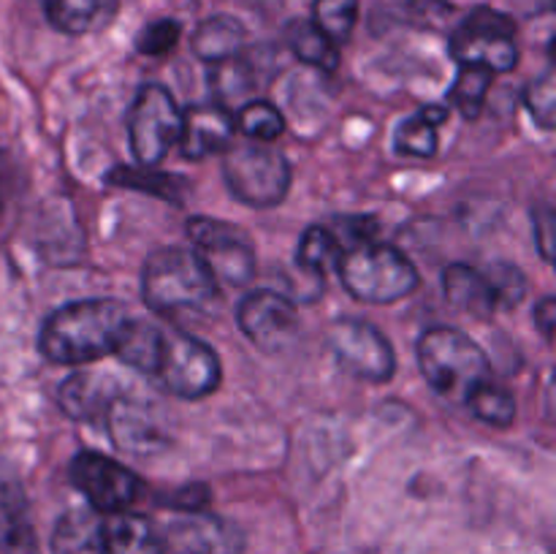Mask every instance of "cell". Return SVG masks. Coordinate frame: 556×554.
<instances>
[{
	"instance_id": "32",
	"label": "cell",
	"mask_w": 556,
	"mask_h": 554,
	"mask_svg": "<svg viewBox=\"0 0 556 554\" xmlns=\"http://www.w3.org/2000/svg\"><path fill=\"white\" fill-rule=\"evenodd\" d=\"M109 182L119 185V188H134V190H141V193H155L161 196V199L177 201V196H174V185H177L179 179L168 177V174H157L155 168L117 166L112 174H109Z\"/></svg>"
},
{
	"instance_id": "15",
	"label": "cell",
	"mask_w": 556,
	"mask_h": 554,
	"mask_svg": "<svg viewBox=\"0 0 556 554\" xmlns=\"http://www.w3.org/2000/svg\"><path fill=\"white\" fill-rule=\"evenodd\" d=\"M179 144L185 158L201 161L212 152H226L233 144V117L220 103H195L182 112Z\"/></svg>"
},
{
	"instance_id": "5",
	"label": "cell",
	"mask_w": 556,
	"mask_h": 554,
	"mask_svg": "<svg viewBox=\"0 0 556 554\" xmlns=\"http://www.w3.org/2000/svg\"><path fill=\"white\" fill-rule=\"evenodd\" d=\"M223 179L237 201L255 210H269L288 196L293 172L280 150L261 141H244L226 150Z\"/></svg>"
},
{
	"instance_id": "19",
	"label": "cell",
	"mask_w": 556,
	"mask_h": 554,
	"mask_svg": "<svg viewBox=\"0 0 556 554\" xmlns=\"http://www.w3.org/2000/svg\"><path fill=\"white\" fill-rule=\"evenodd\" d=\"M106 418L109 427H112L114 443L119 449L130 451V454H147V449H155V445L163 443L161 427L150 416L147 405L123 400V394L112 402Z\"/></svg>"
},
{
	"instance_id": "24",
	"label": "cell",
	"mask_w": 556,
	"mask_h": 554,
	"mask_svg": "<svg viewBox=\"0 0 556 554\" xmlns=\"http://www.w3.org/2000/svg\"><path fill=\"white\" fill-rule=\"evenodd\" d=\"M342 253H345V250H342L340 237H334V231H329V228L324 226H309L307 231L302 234V239H299L296 264L304 275L320 280L326 272L340 266Z\"/></svg>"
},
{
	"instance_id": "18",
	"label": "cell",
	"mask_w": 556,
	"mask_h": 554,
	"mask_svg": "<svg viewBox=\"0 0 556 554\" xmlns=\"http://www.w3.org/2000/svg\"><path fill=\"white\" fill-rule=\"evenodd\" d=\"M443 291L456 310L472 315L476 320H489L497 313V299L483 269H472L467 264L445 266Z\"/></svg>"
},
{
	"instance_id": "37",
	"label": "cell",
	"mask_w": 556,
	"mask_h": 554,
	"mask_svg": "<svg viewBox=\"0 0 556 554\" xmlns=\"http://www.w3.org/2000/svg\"><path fill=\"white\" fill-rule=\"evenodd\" d=\"M535 326L541 329V335L546 337V342L554 340V326H556V299L543 297L541 302L535 304Z\"/></svg>"
},
{
	"instance_id": "17",
	"label": "cell",
	"mask_w": 556,
	"mask_h": 554,
	"mask_svg": "<svg viewBox=\"0 0 556 554\" xmlns=\"http://www.w3.org/2000/svg\"><path fill=\"white\" fill-rule=\"evenodd\" d=\"M54 30L65 36H90L106 30L119 11V0H41Z\"/></svg>"
},
{
	"instance_id": "26",
	"label": "cell",
	"mask_w": 556,
	"mask_h": 554,
	"mask_svg": "<svg viewBox=\"0 0 556 554\" xmlns=\"http://www.w3.org/2000/svg\"><path fill=\"white\" fill-rule=\"evenodd\" d=\"M467 407H470L472 416L478 421L489 424V427L505 429L516 421V400L505 386L494 383L492 378L481 380L478 386H472L470 394L465 396Z\"/></svg>"
},
{
	"instance_id": "10",
	"label": "cell",
	"mask_w": 556,
	"mask_h": 554,
	"mask_svg": "<svg viewBox=\"0 0 556 554\" xmlns=\"http://www.w3.org/2000/svg\"><path fill=\"white\" fill-rule=\"evenodd\" d=\"M331 353L337 364L353 378L369 380V383H386L396 369V356L391 342L386 340L378 326L358 318H337L326 331Z\"/></svg>"
},
{
	"instance_id": "1",
	"label": "cell",
	"mask_w": 556,
	"mask_h": 554,
	"mask_svg": "<svg viewBox=\"0 0 556 554\" xmlns=\"http://www.w3.org/2000/svg\"><path fill=\"white\" fill-rule=\"evenodd\" d=\"M128 320V307L117 299L68 302L43 320L38 348L49 362L65 367L98 362L117 351Z\"/></svg>"
},
{
	"instance_id": "11",
	"label": "cell",
	"mask_w": 556,
	"mask_h": 554,
	"mask_svg": "<svg viewBox=\"0 0 556 554\" xmlns=\"http://www.w3.org/2000/svg\"><path fill=\"white\" fill-rule=\"evenodd\" d=\"M71 483L87 498L98 514H123L144 492V483L123 462L98 451H79L71 459Z\"/></svg>"
},
{
	"instance_id": "4",
	"label": "cell",
	"mask_w": 556,
	"mask_h": 554,
	"mask_svg": "<svg viewBox=\"0 0 556 554\" xmlns=\"http://www.w3.org/2000/svg\"><path fill=\"white\" fill-rule=\"evenodd\" d=\"M340 277L353 299L367 304H394L410 297L418 286V272L402 250L383 242L353 244L340 259Z\"/></svg>"
},
{
	"instance_id": "9",
	"label": "cell",
	"mask_w": 556,
	"mask_h": 554,
	"mask_svg": "<svg viewBox=\"0 0 556 554\" xmlns=\"http://www.w3.org/2000/svg\"><path fill=\"white\" fill-rule=\"evenodd\" d=\"M185 228H188L193 250L201 255L217 286L220 282L244 286V282L253 280V242H250L242 228L231 226L226 221H215V217H190Z\"/></svg>"
},
{
	"instance_id": "27",
	"label": "cell",
	"mask_w": 556,
	"mask_h": 554,
	"mask_svg": "<svg viewBox=\"0 0 556 554\" xmlns=\"http://www.w3.org/2000/svg\"><path fill=\"white\" fill-rule=\"evenodd\" d=\"M210 85L212 92L217 96V103L228 109L231 103L248 98V92L255 87V76L253 71H250V65L242 60V54H239V58L223 60V63L212 65Z\"/></svg>"
},
{
	"instance_id": "6",
	"label": "cell",
	"mask_w": 556,
	"mask_h": 554,
	"mask_svg": "<svg viewBox=\"0 0 556 554\" xmlns=\"http://www.w3.org/2000/svg\"><path fill=\"white\" fill-rule=\"evenodd\" d=\"M451 54L459 65H472L489 74H508L519 65L514 20L494 9L470 11L451 36Z\"/></svg>"
},
{
	"instance_id": "20",
	"label": "cell",
	"mask_w": 556,
	"mask_h": 554,
	"mask_svg": "<svg viewBox=\"0 0 556 554\" xmlns=\"http://www.w3.org/2000/svg\"><path fill=\"white\" fill-rule=\"evenodd\" d=\"M106 554H163V536L147 516L112 514L103 521Z\"/></svg>"
},
{
	"instance_id": "16",
	"label": "cell",
	"mask_w": 556,
	"mask_h": 554,
	"mask_svg": "<svg viewBox=\"0 0 556 554\" xmlns=\"http://www.w3.org/2000/svg\"><path fill=\"white\" fill-rule=\"evenodd\" d=\"M119 396L117 380L101 373H76L65 378L58 389V402L65 416L76 421H96L106 416L112 402Z\"/></svg>"
},
{
	"instance_id": "35",
	"label": "cell",
	"mask_w": 556,
	"mask_h": 554,
	"mask_svg": "<svg viewBox=\"0 0 556 554\" xmlns=\"http://www.w3.org/2000/svg\"><path fill=\"white\" fill-rule=\"evenodd\" d=\"M182 38V25L177 20H155L139 30L136 36V52L147 54V58H161V54L172 52Z\"/></svg>"
},
{
	"instance_id": "25",
	"label": "cell",
	"mask_w": 556,
	"mask_h": 554,
	"mask_svg": "<svg viewBox=\"0 0 556 554\" xmlns=\"http://www.w3.org/2000/svg\"><path fill=\"white\" fill-rule=\"evenodd\" d=\"M288 47L302 63L320 71H337L340 65V47L324 36L309 20H296L288 25Z\"/></svg>"
},
{
	"instance_id": "7",
	"label": "cell",
	"mask_w": 556,
	"mask_h": 554,
	"mask_svg": "<svg viewBox=\"0 0 556 554\" xmlns=\"http://www.w3.org/2000/svg\"><path fill=\"white\" fill-rule=\"evenodd\" d=\"M157 378L179 400H204L220 386L223 367L215 348L188 331L172 329L163 340Z\"/></svg>"
},
{
	"instance_id": "23",
	"label": "cell",
	"mask_w": 556,
	"mask_h": 554,
	"mask_svg": "<svg viewBox=\"0 0 556 554\" xmlns=\"http://www.w3.org/2000/svg\"><path fill=\"white\" fill-rule=\"evenodd\" d=\"M163 340H166V329H161L157 324H150V320L130 318L123 337H119L114 356H119L123 364L139 369V373L155 375L157 364H161Z\"/></svg>"
},
{
	"instance_id": "36",
	"label": "cell",
	"mask_w": 556,
	"mask_h": 554,
	"mask_svg": "<svg viewBox=\"0 0 556 554\" xmlns=\"http://www.w3.org/2000/svg\"><path fill=\"white\" fill-rule=\"evenodd\" d=\"M532 226H535V244L541 250L543 261L554 259V234H556V221L552 206H535L532 210Z\"/></svg>"
},
{
	"instance_id": "12",
	"label": "cell",
	"mask_w": 556,
	"mask_h": 554,
	"mask_svg": "<svg viewBox=\"0 0 556 554\" xmlns=\"http://www.w3.org/2000/svg\"><path fill=\"white\" fill-rule=\"evenodd\" d=\"M237 324L242 335L264 353L288 351L299 335L296 304L271 288H258L239 302Z\"/></svg>"
},
{
	"instance_id": "2",
	"label": "cell",
	"mask_w": 556,
	"mask_h": 554,
	"mask_svg": "<svg viewBox=\"0 0 556 554\" xmlns=\"http://www.w3.org/2000/svg\"><path fill=\"white\" fill-rule=\"evenodd\" d=\"M141 299L157 315L210 310L217 299V280L195 250L163 248L144 261Z\"/></svg>"
},
{
	"instance_id": "21",
	"label": "cell",
	"mask_w": 556,
	"mask_h": 554,
	"mask_svg": "<svg viewBox=\"0 0 556 554\" xmlns=\"http://www.w3.org/2000/svg\"><path fill=\"white\" fill-rule=\"evenodd\" d=\"M52 554H106L101 514L90 505L65 511L54 525Z\"/></svg>"
},
{
	"instance_id": "14",
	"label": "cell",
	"mask_w": 556,
	"mask_h": 554,
	"mask_svg": "<svg viewBox=\"0 0 556 554\" xmlns=\"http://www.w3.org/2000/svg\"><path fill=\"white\" fill-rule=\"evenodd\" d=\"M0 554H41L20 478L0 465Z\"/></svg>"
},
{
	"instance_id": "8",
	"label": "cell",
	"mask_w": 556,
	"mask_h": 554,
	"mask_svg": "<svg viewBox=\"0 0 556 554\" xmlns=\"http://www.w3.org/2000/svg\"><path fill=\"white\" fill-rule=\"evenodd\" d=\"M182 112L163 85H144L128 112V139L136 161L155 168L179 141Z\"/></svg>"
},
{
	"instance_id": "34",
	"label": "cell",
	"mask_w": 556,
	"mask_h": 554,
	"mask_svg": "<svg viewBox=\"0 0 556 554\" xmlns=\"http://www.w3.org/2000/svg\"><path fill=\"white\" fill-rule=\"evenodd\" d=\"M525 103L530 109V114L535 117V123L541 128L552 130L556 123V90H554V76L552 71H546L543 76L532 79L525 90Z\"/></svg>"
},
{
	"instance_id": "33",
	"label": "cell",
	"mask_w": 556,
	"mask_h": 554,
	"mask_svg": "<svg viewBox=\"0 0 556 554\" xmlns=\"http://www.w3.org/2000/svg\"><path fill=\"white\" fill-rule=\"evenodd\" d=\"M483 275L492 282L494 299H497V310H514L527 297V280L525 272L514 264H492L483 269Z\"/></svg>"
},
{
	"instance_id": "28",
	"label": "cell",
	"mask_w": 556,
	"mask_h": 554,
	"mask_svg": "<svg viewBox=\"0 0 556 554\" xmlns=\"http://www.w3.org/2000/svg\"><path fill=\"white\" fill-rule=\"evenodd\" d=\"M358 20V0H315L313 3V25L324 33L337 47L351 38Z\"/></svg>"
},
{
	"instance_id": "29",
	"label": "cell",
	"mask_w": 556,
	"mask_h": 554,
	"mask_svg": "<svg viewBox=\"0 0 556 554\" xmlns=\"http://www.w3.org/2000/svg\"><path fill=\"white\" fill-rule=\"evenodd\" d=\"M237 125L250 141L271 144V141L280 139L282 130H286V117H282V112L275 106V103L248 101L242 109H239Z\"/></svg>"
},
{
	"instance_id": "22",
	"label": "cell",
	"mask_w": 556,
	"mask_h": 554,
	"mask_svg": "<svg viewBox=\"0 0 556 554\" xmlns=\"http://www.w3.org/2000/svg\"><path fill=\"white\" fill-rule=\"evenodd\" d=\"M244 41H248V30H244L242 22L228 14H217L195 27L190 47H193L195 58L215 65L223 60L239 58L244 52Z\"/></svg>"
},
{
	"instance_id": "31",
	"label": "cell",
	"mask_w": 556,
	"mask_h": 554,
	"mask_svg": "<svg viewBox=\"0 0 556 554\" xmlns=\"http://www.w3.org/2000/svg\"><path fill=\"white\" fill-rule=\"evenodd\" d=\"M394 144L402 155L432 158L438 152V125H432L421 112H416L396 128Z\"/></svg>"
},
{
	"instance_id": "13",
	"label": "cell",
	"mask_w": 556,
	"mask_h": 554,
	"mask_svg": "<svg viewBox=\"0 0 556 554\" xmlns=\"http://www.w3.org/2000/svg\"><path fill=\"white\" fill-rule=\"evenodd\" d=\"M163 554H244V536L233 521L193 511L163 532Z\"/></svg>"
},
{
	"instance_id": "3",
	"label": "cell",
	"mask_w": 556,
	"mask_h": 554,
	"mask_svg": "<svg viewBox=\"0 0 556 554\" xmlns=\"http://www.w3.org/2000/svg\"><path fill=\"white\" fill-rule=\"evenodd\" d=\"M416 353L421 375L438 394L465 400L472 386L492 378L486 351L454 326H432L424 331Z\"/></svg>"
},
{
	"instance_id": "30",
	"label": "cell",
	"mask_w": 556,
	"mask_h": 554,
	"mask_svg": "<svg viewBox=\"0 0 556 554\" xmlns=\"http://www.w3.org/2000/svg\"><path fill=\"white\" fill-rule=\"evenodd\" d=\"M492 76L483 68H472V65H462L459 76H456L454 87H451V103L462 112L465 119H476L483 112L489 90H492Z\"/></svg>"
}]
</instances>
